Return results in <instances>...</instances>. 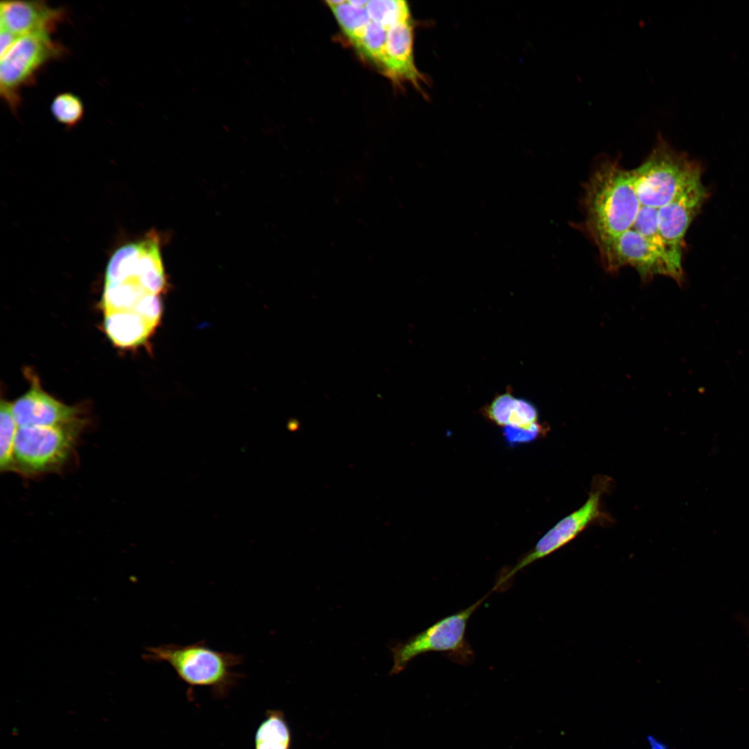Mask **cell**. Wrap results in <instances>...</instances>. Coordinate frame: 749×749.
Instances as JSON below:
<instances>
[{"mask_svg": "<svg viewBox=\"0 0 749 749\" xmlns=\"http://www.w3.org/2000/svg\"><path fill=\"white\" fill-rule=\"evenodd\" d=\"M583 200L584 227L599 251L631 228L641 206L630 170L612 160L595 168Z\"/></svg>", "mask_w": 749, "mask_h": 749, "instance_id": "6da1fadb", "label": "cell"}, {"mask_svg": "<svg viewBox=\"0 0 749 749\" xmlns=\"http://www.w3.org/2000/svg\"><path fill=\"white\" fill-rule=\"evenodd\" d=\"M146 651V660L167 662L190 688L208 687L217 697L225 696L243 676L233 670L243 662V655L214 650L205 640L188 645L161 644Z\"/></svg>", "mask_w": 749, "mask_h": 749, "instance_id": "7a4b0ae2", "label": "cell"}, {"mask_svg": "<svg viewBox=\"0 0 749 749\" xmlns=\"http://www.w3.org/2000/svg\"><path fill=\"white\" fill-rule=\"evenodd\" d=\"M641 205L660 208L700 179V166L687 155L674 150L658 135L643 163L630 170Z\"/></svg>", "mask_w": 749, "mask_h": 749, "instance_id": "3957f363", "label": "cell"}, {"mask_svg": "<svg viewBox=\"0 0 749 749\" xmlns=\"http://www.w3.org/2000/svg\"><path fill=\"white\" fill-rule=\"evenodd\" d=\"M489 594L467 608L437 621L406 642L395 645L390 649L393 657L390 673H400L413 658L429 652L444 653L459 664L471 662L474 653L465 637L467 626L471 616Z\"/></svg>", "mask_w": 749, "mask_h": 749, "instance_id": "277c9868", "label": "cell"}, {"mask_svg": "<svg viewBox=\"0 0 749 749\" xmlns=\"http://www.w3.org/2000/svg\"><path fill=\"white\" fill-rule=\"evenodd\" d=\"M66 48L44 32L21 36L1 57L0 94L12 112L21 105V91L35 82L48 63L62 58Z\"/></svg>", "mask_w": 749, "mask_h": 749, "instance_id": "5b68a950", "label": "cell"}, {"mask_svg": "<svg viewBox=\"0 0 749 749\" xmlns=\"http://www.w3.org/2000/svg\"><path fill=\"white\" fill-rule=\"evenodd\" d=\"M83 422L64 425L19 427L14 448L15 470L27 475L54 471L74 449Z\"/></svg>", "mask_w": 749, "mask_h": 749, "instance_id": "8992f818", "label": "cell"}, {"mask_svg": "<svg viewBox=\"0 0 749 749\" xmlns=\"http://www.w3.org/2000/svg\"><path fill=\"white\" fill-rule=\"evenodd\" d=\"M599 254L603 266L609 271L630 266L644 280L662 275L673 278L680 284L683 282L682 265L632 229L599 250Z\"/></svg>", "mask_w": 749, "mask_h": 749, "instance_id": "52a82bcc", "label": "cell"}, {"mask_svg": "<svg viewBox=\"0 0 749 749\" xmlns=\"http://www.w3.org/2000/svg\"><path fill=\"white\" fill-rule=\"evenodd\" d=\"M606 485L605 481L594 485L585 503L562 518L548 531L531 551L501 576L494 589L505 585L518 571L531 563L562 548L573 540L589 525L601 519L603 516L601 501L603 493L607 488Z\"/></svg>", "mask_w": 749, "mask_h": 749, "instance_id": "ba28073f", "label": "cell"}, {"mask_svg": "<svg viewBox=\"0 0 749 749\" xmlns=\"http://www.w3.org/2000/svg\"><path fill=\"white\" fill-rule=\"evenodd\" d=\"M707 193L698 179L671 201L658 208L661 236L669 255L682 264L684 238L694 217L700 211Z\"/></svg>", "mask_w": 749, "mask_h": 749, "instance_id": "9c48e42d", "label": "cell"}, {"mask_svg": "<svg viewBox=\"0 0 749 749\" xmlns=\"http://www.w3.org/2000/svg\"><path fill=\"white\" fill-rule=\"evenodd\" d=\"M12 413L19 427H50L80 420V410L66 405L42 389L32 377L30 389L12 403Z\"/></svg>", "mask_w": 749, "mask_h": 749, "instance_id": "30bf717a", "label": "cell"}, {"mask_svg": "<svg viewBox=\"0 0 749 749\" xmlns=\"http://www.w3.org/2000/svg\"><path fill=\"white\" fill-rule=\"evenodd\" d=\"M65 17L64 10L44 1H6L0 4L1 31L19 37L38 32L52 34Z\"/></svg>", "mask_w": 749, "mask_h": 749, "instance_id": "8fae6325", "label": "cell"}, {"mask_svg": "<svg viewBox=\"0 0 749 749\" xmlns=\"http://www.w3.org/2000/svg\"><path fill=\"white\" fill-rule=\"evenodd\" d=\"M413 26L411 18L398 22L387 30L381 69L395 82L408 81L421 89L425 78L417 70L413 59Z\"/></svg>", "mask_w": 749, "mask_h": 749, "instance_id": "7c38bea8", "label": "cell"}, {"mask_svg": "<svg viewBox=\"0 0 749 749\" xmlns=\"http://www.w3.org/2000/svg\"><path fill=\"white\" fill-rule=\"evenodd\" d=\"M126 281L138 282L148 293L159 295L166 288L159 243L155 237L139 241L130 256Z\"/></svg>", "mask_w": 749, "mask_h": 749, "instance_id": "4fadbf2b", "label": "cell"}, {"mask_svg": "<svg viewBox=\"0 0 749 749\" xmlns=\"http://www.w3.org/2000/svg\"><path fill=\"white\" fill-rule=\"evenodd\" d=\"M103 327L112 343L123 348L143 344L155 329L133 311L105 313Z\"/></svg>", "mask_w": 749, "mask_h": 749, "instance_id": "5bb4252c", "label": "cell"}, {"mask_svg": "<svg viewBox=\"0 0 749 749\" xmlns=\"http://www.w3.org/2000/svg\"><path fill=\"white\" fill-rule=\"evenodd\" d=\"M148 293H150L135 281L105 284L101 305L105 313L132 311L139 301Z\"/></svg>", "mask_w": 749, "mask_h": 749, "instance_id": "9a60e30c", "label": "cell"}, {"mask_svg": "<svg viewBox=\"0 0 749 749\" xmlns=\"http://www.w3.org/2000/svg\"><path fill=\"white\" fill-rule=\"evenodd\" d=\"M290 731L282 712L269 710L259 725L254 749H289Z\"/></svg>", "mask_w": 749, "mask_h": 749, "instance_id": "2e32d148", "label": "cell"}, {"mask_svg": "<svg viewBox=\"0 0 749 749\" xmlns=\"http://www.w3.org/2000/svg\"><path fill=\"white\" fill-rule=\"evenodd\" d=\"M0 468L15 470L14 448L19 426L12 413V404L4 399L0 404Z\"/></svg>", "mask_w": 749, "mask_h": 749, "instance_id": "e0dca14e", "label": "cell"}, {"mask_svg": "<svg viewBox=\"0 0 749 749\" xmlns=\"http://www.w3.org/2000/svg\"><path fill=\"white\" fill-rule=\"evenodd\" d=\"M365 10L371 21L386 29L398 22L411 18L409 6L404 1H368Z\"/></svg>", "mask_w": 749, "mask_h": 749, "instance_id": "ac0fdd59", "label": "cell"}, {"mask_svg": "<svg viewBox=\"0 0 749 749\" xmlns=\"http://www.w3.org/2000/svg\"><path fill=\"white\" fill-rule=\"evenodd\" d=\"M329 7L334 13L340 27L352 43L360 37L370 21L365 7L357 8L352 6L347 1L345 0L340 4Z\"/></svg>", "mask_w": 749, "mask_h": 749, "instance_id": "d6986e66", "label": "cell"}, {"mask_svg": "<svg viewBox=\"0 0 749 749\" xmlns=\"http://www.w3.org/2000/svg\"><path fill=\"white\" fill-rule=\"evenodd\" d=\"M387 30L370 20L360 37L352 44L361 55L381 67L384 52Z\"/></svg>", "mask_w": 749, "mask_h": 749, "instance_id": "ffe728a7", "label": "cell"}, {"mask_svg": "<svg viewBox=\"0 0 749 749\" xmlns=\"http://www.w3.org/2000/svg\"><path fill=\"white\" fill-rule=\"evenodd\" d=\"M51 112L58 122L67 128H73L82 121L85 111L83 103L77 95L64 92L54 97Z\"/></svg>", "mask_w": 749, "mask_h": 749, "instance_id": "44dd1931", "label": "cell"}, {"mask_svg": "<svg viewBox=\"0 0 749 749\" xmlns=\"http://www.w3.org/2000/svg\"><path fill=\"white\" fill-rule=\"evenodd\" d=\"M630 229L665 251L669 255L660 232L658 208L641 205Z\"/></svg>", "mask_w": 749, "mask_h": 749, "instance_id": "7402d4cb", "label": "cell"}, {"mask_svg": "<svg viewBox=\"0 0 749 749\" xmlns=\"http://www.w3.org/2000/svg\"><path fill=\"white\" fill-rule=\"evenodd\" d=\"M516 399L509 392L499 395L483 408V415L494 424L505 427L508 424Z\"/></svg>", "mask_w": 749, "mask_h": 749, "instance_id": "603a6c76", "label": "cell"}, {"mask_svg": "<svg viewBox=\"0 0 749 749\" xmlns=\"http://www.w3.org/2000/svg\"><path fill=\"white\" fill-rule=\"evenodd\" d=\"M162 308L159 295L148 293L139 301L132 311L156 327L160 321Z\"/></svg>", "mask_w": 749, "mask_h": 749, "instance_id": "cb8c5ba5", "label": "cell"}, {"mask_svg": "<svg viewBox=\"0 0 749 749\" xmlns=\"http://www.w3.org/2000/svg\"><path fill=\"white\" fill-rule=\"evenodd\" d=\"M545 433L546 427L544 426L534 429L506 427L503 430L504 438L510 445L531 442Z\"/></svg>", "mask_w": 749, "mask_h": 749, "instance_id": "d4e9b609", "label": "cell"}, {"mask_svg": "<svg viewBox=\"0 0 749 749\" xmlns=\"http://www.w3.org/2000/svg\"><path fill=\"white\" fill-rule=\"evenodd\" d=\"M20 37L17 36L10 32L6 31H1L0 33V55L2 57L15 43V42Z\"/></svg>", "mask_w": 749, "mask_h": 749, "instance_id": "484cf974", "label": "cell"}, {"mask_svg": "<svg viewBox=\"0 0 749 749\" xmlns=\"http://www.w3.org/2000/svg\"><path fill=\"white\" fill-rule=\"evenodd\" d=\"M646 742L649 749H669L666 744L653 735L646 737Z\"/></svg>", "mask_w": 749, "mask_h": 749, "instance_id": "4316f807", "label": "cell"}, {"mask_svg": "<svg viewBox=\"0 0 749 749\" xmlns=\"http://www.w3.org/2000/svg\"><path fill=\"white\" fill-rule=\"evenodd\" d=\"M347 2L353 6L357 8H365L368 3V0H347Z\"/></svg>", "mask_w": 749, "mask_h": 749, "instance_id": "83f0119b", "label": "cell"}]
</instances>
